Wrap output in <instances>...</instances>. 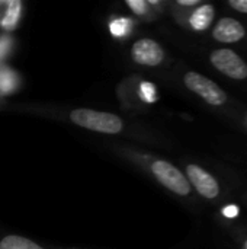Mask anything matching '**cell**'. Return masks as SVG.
Returning <instances> with one entry per match:
<instances>
[{"label": "cell", "instance_id": "obj_6", "mask_svg": "<svg viewBox=\"0 0 247 249\" xmlns=\"http://www.w3.org/2000/svg\"><path fill=\"white\" fill-rule=\"evenodd\" d=\"M131 58L134 63H137L140 66L156 67L163 63L165 50L157 41H154L151 38H141L132 44Z\"/></svg>", "mask_w": 247, "mask_h": 249}, {"label": "cell", "instance_id": "obj_3", "mask_svg": "<svg viewBox=\"0 0 247 249\" xmlns=\"http://www.w3.org/2000/svg\"><path fill=\"white\" fill-rule=\"evenodd\" d=\"M154 178L163 185L166 187L169 191H172L176 196L181 197H186L191 194V184L188 181V178L172 163L166 162V160H154L150 166Z\"/></svg>", "mask_w": 247, "mask_h": 249}, {"label": "cell", "instance_id": "obj_12", "mask_svg": "<svg viewBox=\"0 0 247 249\" xmlns=\"http://www.w3.org/2000/svg\"><path fill=\"white\" fill-rule=\"evenodd\" d=\"M229 6L233 7L237 12L247 13V0H230L229 1Z\"/></svg>", "mask_w": 247, "mask_h": 249}, {"label": "cell", "instance_id": "obj_10", "mask_svg": "<svg viewBox=\"0 0 247 249\" xmlns=\"http://www.w3.org/2000/svg\"><path fill=\"white\" fill-rule=\"evenodd\" d=\"M0 249H44L41 245H38L36 242L25 238V236H19V235H7L4 238H1L0 241Z\"/></svg>", "mask_w": 247, "mask_h": 249}, {"label": "cell", "instance_id": "obj_13", "mask_svg": "<svg viewBox=\"0 0 247 249\" xmlns=\"http://www.w3.org/2000/svg\"><path fill=\"white\" fill-rule=\"evenodd\" d=\"M179 6H185V7H192V6H201L199 0H178Z\"/></svg>", "mask_w": 247, "mask_h": 249}, {"label": "cell", "instance_id": "obj_4", "mask_svg": "<svg viewBox=\"0 0 247 249\" xmlns=\"http://www.w3.org/2000/svg\"><path fill=\"white\" fill-rule=\"evenodd\" d=\"M210 61L220 73L233 80L247 79V63L230 48L214 50L210 55Z\"/></svg>", "mask_w": 247, "mask_h": 249}, {"label": "cell", "instance_id": "obj_1", "mask_svg": "<svg viewBox=\"0 0 247 249\" xmlns=\"http://www.w3.org/2000/svg\"><path fill=\"white\" fill-rule=\"evenodd\" d=\"M70 120L82 128L102 134H118L124 130V121L112 112L79 108L70 112Z\"/></svg>", "mask_w": 247, "mask_h": 249}, {"label": "cell", "instance_id": "obj_8", "mask_svg": "<svg viewBox=\"0 0 247 249\" xmlns=\"http://www.w3.org/2000/svg\"><path fill=\"white\" fill-rule=\"evenodd\" d=\"M215 16V7L213 4H201L189 18V23L195 31H205L210 28Z\"/></svg>", "mask_w": 247, "mask_h": 249}, {"label": "cell", "instance_id": "obj_7", "mask_svg": "<svg viewBox=\"0 0 247 249\" xmlns=\"http://www.w3.org/2000/svg\"><path fill=\"white\" fill-rule=\"evenodd\" d=\"M246 36L245 26L234 18H223L213 29V38L223 44L239 42Z\"/></svg>", "mask_w": 247, "mask_h": 249}, {"label": "cell", "instance_id": "obj_14", "mask_svg": "<svg viewBox=\"0 0 247 249\" xmlns=\"http://www.w3.org/2000/svg\"><path fill=\"white\" fill-rule=\"evenodd\" d=\"M243 249H247V239L245 241V244H243Z\"/></svg>", "mask_w": 247, "mask_h": 249}, {"label": "cell", "instance_id": "obj_5", "mask_svg": "<svg viewBox=\"0 0 247 249\" xmlns=\"http://www.w3.org/2000/svg\"><path fill=\"white\" fill-rule=\"evenodd\" d=\"M191 184V187H194L199 196H202L207 200H213L217 198L220 196V184L218 181L210 174L207 172L204 168H201L197 163H189L186 166V175H185Z\"/></svg>", "mask_w": 247, "mask_h": 249}, {"label": "cell", "instance_id": "obj_2", "mask_svg": "<svg viewBox=\"0 0 247 249\" xmlns=\"http://www.w3.org/2000/svg\"><path fill=\"white\" fill-rule=\"evenodd\" d=\"M183 83L185 86L198 95L201 99H204L207 104L214 105V107H221L229 101L227 93L211 79L205 77L201 73L197 71H188L183 76Z\"/></svg>", "mask_w": 247, "mask_h": 249}, {"label": "cell", "instance_id": "obj_11", "mask_svg": "<svg viewBox=\"0 0 247 249\" xmlns=\"http://www.w3.org/2000/svg\"><path fill=\"white\" fill-rule=\"evenodd\" d=\"M127 6L135 13V15H146L148 10V3L144 0H127Z\"/></svg>", "mask_w": 247, "mask_h": 249}, {"label": "cell", "instance_id": "obj_9", "mask_svg": "<svg viewBox=\"0 0 247 249\" xmlns=\"http://www.w3.org/2000/svg\"><path fill=\"white\" fill-rule=\"evenodd\" d=\"M22 9H23V3H22L20 0H10V1L7 3L6 13H4V16H3L1 20H0V25H1L4 29H7V31L13 29V28L17 25L19 19H20Z\"/></svg>", "mask_w": 247, "mask_h": 249}]
</instances>
